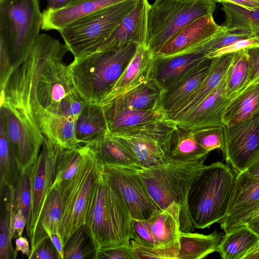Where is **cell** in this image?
Segmentation results:
<instances>
[{"instance_id": "836d02e7", "label": "cell", "mask_w": 259, "mask_h": 259, "mask_svg": "<svg viewBox=\"0 0 259 259\" xmlns=\"http://www.w3.org/2000/svg\"><path fill=\"white\" fill-rule=\"evenodd\" d=\"M89 150L85 144H80L71 149H61L56 162L53 185L61 184L68 189Z\"/></svg>"}, {"instance_id": "6f0895ef", "label": "cell", "mask_w": 259, "mask_h": 259, "mask_svg": "<svg viewBox=\"0 0 259 259\" xmlns=\"http://www.w3.org/2000/svg\"><path fill=\"white\" fill-rule=\"evenodd\" d=\"M74 1H75V0H74Z\"/></svg>"}, {"instance_id": "8fae6325", "label": "cell", "mask_w": 259, "mask_h": 259, "mask_svg": "<svg viewBox=\"0 0 259 259\" xmlns=\"http://www.w3.org/2000/svg\"><path fill=\"white\" fill-rule=\"evenodd\" d=\"M0 124L16 157L20 173L29 172L42 146L44 137L27 117L7 105L0 106Z\"/></svg>"}, {"instance_id": "f546056e", "label": "cell", "mask_w": 259, "mask_h": 259, "mask_svg": "<svg viewBox=\"0 0 259 259\" xmlns=\"http://www.w3.org/2000/svg\"><path fill=\"white\" fill-rule=\"evenodd\" d=\"M259 245V236L246 224L239 226L223 236L217 251L223 259H244Z\"/></svg>"}, {"instance_id": "484cf974", "label": "cell", "mask_w": 259, "mask_h": 259, "mask_svg": "<svg viewBox=\"0 0 259 259\" xmlns=\"http://www.w3.org/2000/svg\"><path fill=\"white\" fill-rule=\"evenodd\" d=\"M234 53L212 58L209 71L196 89L175 114L167 120L170 123L178 120L192 110L224 79Z\"/></svg>"}, {"instance_id": "ffe728a7", "label": "cell", "mask_w": 259, "mask_h": 259, "mask_svg": "<svg viewBox=\"0 0 259 259\" xmlns=\"http://www.w3.org/2000/svg\"><path fill=\"white\" fill-rule=\"evenodd\" d=\"M206 58L200 49L171 57H154L150 78L164 91L170 89L191 69Z\"/></svg>"}, {"instance_id": "9c48e42d", "label": "cell", "mask_w": 259, "mask_h": 259, "mask_svg": "<svg viewBox=\"0 0 259 259\" xmlns=\"http://www.w3.org/2000/svg\"><path fill=\"white\" fill-rule=\"evenodd\" d=\"M89 152L71 181L65 196L59 233L64 247L70 237L84 225L86 213L97 178L104 168L94 152Z\"/></svg>"}, {"instance_id": "11a10c76", "label": "cell", "mask_w": 259, "mask_h": 259, "mask_svg": "<svg viewBox=\"0 0 259 259\" xmlns=\"http://www.w3.org/2000/svg\"><path fill=\"white\" fill-rule=\"evenodd\" d=\"M245 224L259 236V212L250 219Z\"/></svg>"}, {"instance_id": "8992f818", "label": "cell", "mask_w": 259, "mask_h": 259, "mask_svg": "<svg viewBox=\"0 0 259 259\" xmlns=\"http://www.w3.org/2000/svg\"><path fill=\"white\" fill-rule=\"evenodd\" d=\"M42 19L38 0H0V45L14 71L27 59Z\"/></svg>"}, {"instance_id": "e0dca14e", "label": "cell", "mask_w": 259, "mask_h": 259, "mask_svg": "<svg viewBox=\"0 0 259 259\" xmlns=\"http://www.w3.org/2000/svg\"><path fill=\"white\" fill-rule=\"evenodd\" d=\"M235 97H227L224 78L220 84L192 110L171 124L186 130L214 126L224 127L223 116L225 109Z\"/></svg>"}, {"instance_id": "ba28073f", "label": "cell", "mask_w": 259, "mask_h": 259, "mask_svg": "<svg viewBox=\"0 0 259 259\" xmlns=\"http://www.w3.org/2000/svg\"><path fill=\"white\" fill-rule=\"evenodd\" d=\"M138 0H127L82 17L59 31L74 58L97 52Z\"/></svg>"}, {"instance_id": "d6a6232c", "label": "cell", "mask_w": 259, "mask_h": 259, "mask_svg": "<svg viewBox=\"0 0 259 259\" xmlns=\"http://www.w3.org/2000/svg\"><path fill=\"white\" fill-rule=\"evenodd\" d=\"M259 111V83L250 85L239 92L226 107L223 121L231 126L251 117Z\"/></svg>"}, {"instance_id": "f1b7e54d", "label": "cell", "mask_w": 259, "mask_h": 259, "mask_svg": "<svg viewBox=\"0 0 259 259\" xmlns=\"http://www.w3.org/2000/svg\"><path fill=\"white\" fill-rule=\"evenodd\" d=\"M109 133L103 106L85 102L76 119V138L79 144H87Z\"/></svg>"}, {"instance_id": "f35d334b", "label": "cell", "mask_w": 259, "mask_h": 259, "mask_svg": "<svg viewBox=\"0 0 259 259\" xmlns=\"http://www.w3.org/2000/svg\"><path fill=\"white\" fill-rule=\"evenodd\" d=\"M20 174L14 151L7 138L5 131L0 125V188H10Z\"/></svg>"}, {"instance_id": "277c9868", "label": "cell", "mask_w": 259, "mask_h": 259, "mask_svg": "<svg viewBox=\"0 0 259 259\" xmlns=\"http://www.w3.org/2000/svg\"><path fill=\"white\" fill-rule=\"evenodd\" d=\"M136 43L74 58L68 65L77 92L88 102L101 104L134 57Z\"/></svg>"}, {"instance_id": "7dc6e473", "label": "cell", "mask_w": 259, "mask_h": 259, "mask_svg": "<svg viewBox=\"0 0 259 259\" xmlns=\"http://www.w3.org/2000/svg\"><path fill=\"white\" fill-rule=\"evenodd\" d=\"M59 259L58 254L51 239L48 237L43 240L29 259Z\"/></svg>"}, {"instance_id": "44dd1931", "label": "cell", "mask_w": 259, "mask_h": 259, "mask_svg": "<svg viewBox=\"0 0 259 259\" xmlns=\"http://www.w3.org/2000/svg\"><path fill=\"white\" fill-rule=\"evenodd\" d=\"M154 57L148 46L138 45L130 63L100 104L108 103L150 79Z\"/></svg>"}, {"instance_id": "ab89813d", "label": "cell", "mask_w": 259, "mask_h": 259, "mask_svg": "<svg viewBox=\"0 0 259 259\" xmlns=\"http://www.w3.org/2000/svg\"><path fill=\"white\" fill-rule=\"evenodd\" d=\"M64 259L94 258L96 249L84 225L77 229L70 237L64 247Z\"/></svg>"}, {"instance_id": "c3c4849f", "label": "cell", "mask_w": 259, "mask_h": 259, "mask_svg": "<svg viewBox=\"0 0 259 259\" xmlns=\"http://www.w3.org/2000/svg\"><path fill=\"white\" fill-rule=\"evenodd\" d=\"M27 221L21 211L10 213V233L11 239L22 236Z\"/></svg>"}, {"instance_id": "bcb514c9", "label": "cell", "mask_w": 259, "mask_h": 259, "mask_svg": "<svg viewBox=\"0 0 259 259\" xmlns=\"http://www.w3.org/2000/svg\"><path fill=\"white\" fill-rule=\"evenodd\" d=\"M249 65L247 87L259 83V46L246 49Z\"/></svg>"}, {"instance_id": "f5cc1de1", "label": "cell", "mask_w": 259, "mask_h": 259, "mask_svg": "<svg viewBox=\"0 0 259 259\" xmlns=\"http://www.w3.org/2000/svg\"><path fill=\"white\" fill-rule=\"evenodd\" d=\"M54 247L57 251L59 259H64V245L59 233H52L49 236Z\"/></svg>"}, {"instance_id": "2e32d148", "label": "cell", "mask_w": 259, "mask_h": 259, "mask_svg": "<svg viewBox=\"0 0 259 259\" xmlns=\"http://www.w3.org/2000/svg\"><path fill=\"white\" fill-rule=\"evenodd\" d=\"M224 28L217 24L212 14L204 15L183 28L155 56L171 57L194 52Z\"/></svg>"}, {"instance_id": "5bb4252c", "label": "cell", "mask_w": 259, "mask_h": 259, "mask_svg": "<svg viewBox=\"0 0 259 259\" xmlns=\"http://www.w3.org/2000/svg\"><path fill=\"white\" fill-rule=\"evenodd\" d=\"M61 149L44 137L39 154L29 171L31 193L30 233L34 230L47 195L54 183L56 162Z\"/></svg>"}, {"instance_id": "d4e9b609", "label": "cell", "mask_w": 259, "mask_h": 259, "mask_svg": "<svg viewBox=\"0 0 259 259\" xmlns=\"http://www.w3.org/2000/svg\"><path fill=\"white\" fill-rule=\"evenodd\" d=\"M85 145L94 152L103 167H124L138 170L143 168L130 149L110 133Z\"/></svg>"}, {"instance_id": "7402d4cb", "label": "cell", "mask_w": 259, "mask_h": 259, "mask_svg": "<svg viewBox=\"0 0 259 259\" xmlns=\"http://www.w3.org/2000/svg\"><path fill=\"white\" fill-rule=\"evenodd\" d=\"M212 59L205 58L170 89L163 92L158 108L167 121L178 110L208 74Z\"/></svg>"}, {"instance_id": "4316f807", "label": "cell", "mask_w": 259, "mask_h": 259, "mask_svg": "<svg viewBox=\"0 0 259 259\" xmlns=\"http://www.w3.org/2000/svg\"><path fill=\"white\" fill-rule=\"evenodd\" d=\"M154 241L155 248L179 245L181 232L180 207L174 202L164 209L155 210L147 219Z\"/></svg>"}, {"instance_id": "9a60e30c", "label": "cell", "mask_w": 259, "mask_h": 259, "mask_svg": "<svg viewBox=\"0 0 259 259\" xmlns=\"http://www.w3.org/2000/svg\"><path fill=\"white\" fill-rule=\"evenodd\" d=\"M259 212V177L241 172L235 186L226 217L220 222L225 233L245 224Z\"/></svg>"}, {"instance_id": "db71d44e", "label": "cell", "mask_w": 259, "mask_h": 259, "mask_svg": "<svg viewBox=\"0 0 259 259\" xmlns=\"http://www.w3.org/2000/svg\"><path fill=\"white\" fill-rule=\"evenodd\" d=\"M74 0H47L46 10H56L68 6Z\"/></svg>"}, {"instance_id": "b9f144b4", "label": "cell", "mask_w": 259, "mask_h": 259, "mask_svg": "<svg viewBox=\"0 0 259 259\" xmlns=\"http://www.w3.org/2000/svg\"><path fill=\"white\" fill-rule=\"evenodd\" d=\"M130 243L137 259H178L179 245L166 248H151L144 246L134 239Z\"/></svg>"}, {"instance_id": "f907efd6", "label": "cell", "mask_w": 259, "mask_h": 259, "mask_svg": "<svg viewBox=\"0 0 259 259\" xmlns=\"http://www.w3.org/2000/svg\"><path fill=\"white\" fill-rule=\"evenodd\" d=\"M241 172L250 176L259 177V148L253 154L246 167Z\"/></svg>"}, {"instance_id": "1f68e13d", "label": "cell", "mask_w": 259, "mask_h": 259, "mask_svg": "<svg viewBox=\"0 0 259 259\" xmlns=\"http://www.w3.org/2000/svg\"><path fill=\"white\" fill-rule=\"evenodd\" d=\"M222 233L214 230L208 235L181 231L178 259H201L217 251L223 238Z\"/></svg>"}, {"instance_id": "ac0fdd59", "label": "cell", "mask_w": 259, "mask_h": 259, "mask_svg": "<svg viewBox=\"0 0 259 259\" xmlns=\"http://www.w3.org/2000/svg\"><path fill=\"white\" fill-rule=\"evenodd\" d=\"M148 0H138L134 9L122 20L97 51L105 50L136 43L147 46Z\"/></svg>"}, {"instance_id": "4dcf8cb0", "label": "cell", "mask_w": 259, "mask_h": 259, "mask_svg": "<svg viewBox=\"0 0 259 259\" xmlns=\"http://www.w3.org/2000/svg\"><path fill=\"white\" fill-rule=\"evenodd\" d=\"M163 92V90L154 80L150 78L106 104H109L117 108H131L139 110L153 109L158 107Z\"/></svg>"}, {"instance_id": "83f0119b", "label": "cell", "mask_w": 259, "mask_h": 259, "mask_svg": "<svg viewBox=\"0 0 259 259\" xmlns=\"http://www.w3.org/2000/svg\"><path fill=\"white\" fill-rule=\"evenodd\" d=\"M102 106L111 134L148 123L166 121L164 114L158 107L150 110H139L117 108L109 104Z\"/></svg>"}, {"instance_id": "74e56055", "label": "cell", "mask_w": 259, "mask_h": 259, "mask_svg": "<svg viewBox=\"0 0 259 259\" xmlns=\"http://www.w3.org/2000/svg\"><path fill=\"white\" fill-rule=\"evenodd\" d=\"M209 153L196 141L191 130L176 126L171 144L170 158L178 160L192 161L207 158Z\"/></svg>"}, {"instance_id": "d590c367", "label": "cell", "mask_w": 259, "mask_h": 259, "mask_svg": "<svg viewBox=\"0 0 259 259\" xmlns=\"http://www.w3.org/2000/svg\"><path fill=\"white\" fill-rule=\"evenodd\" d=\"M6 210L9 213L21 211L26 218V230L30 233L31 214V193L29 172L20 173L12 186L7 189Z\"/></svg>"}, {"instance_id": "4fadbf2b", "label": "cell", "mask_w": 259, "mask_h": 259, "mask_svg": "<svg viewBox=\"0 0 259 259\" xmlns=\"http://www.w3.org/2000/svg\"><path fill=\"white\" fill-rule=\"evenodd\" d=\"M224 133V158L238 175L259 148V111L246 120L225 126Z\"/></svg>"}, {"instance_id": "3957f363", "label": "cell", "mask_w": 259, "mask_h": 259, "mask_svg": "<svg viewBox=\"0 0 259 259\" xmlns=\"http://www.w3.org/2000/svg\"><path fill=\"white\" fill-rule=\"evenodd\" d=\"M132 220L126 206L103 168L97 178L84 225L96 252L100 249L130 244Z\"/></svg>"}, {"instance_id": "cb8c5ba5", "label": "cell", "mask_w": 259, "mask_h": 259, "mask_svg": "<svg viewBox=\"0 0 259 259\" xmlns=\"http://www.w3.org/2000/svg\"><path fill=\"white\" fill-rule=\"evenodd\" d=\"M125 1L127 0H75L61 9L45 10L41 29L59 32L82 17Z\"/></svg>"}, {"instance_id": "681fc988", "label": "cell", "mask_w": 259, "mask_h": 259, "mask_svg": "<svg viewBox=\"0 0 259 259\" xmlns=\"http://www.w3.org/2000/svg\"><path fill=\"white\" fill-rule=\"evenodd\" d=\"M21 252L29 259L31 255V247L28 239L25 237L20 236L15 240V248L14 250V259L16 258L18 252Z\"/></svg>"}, {"instance_id": "7bdbcfd3", "label": "cell", "mask_w": 259, "mask_h": 259, "mask_svg": "<svg viewBox=\"0 0 259 259\" xmlns=\"http://www.w3.org/2000/svg\"><path fill=\"white\" fill-rule=\"evenodd\" d=\"M131 238L138 243L154 248V241L147 220L132 219L131 224Z\"/></svg>"}, {"instance_id": "7a4b0ae2", "label": "cell", "mask_w": 259, "mask_h": 259, "mask_svg": "<svg viewBox=\"0 0 259 259\" xmlns=\"http://www.w3.org/2000/svg\"><path fill=\"white\" fill-rule=\"evenodd\" d=\"M206 158L192 161L169 158L164 162L138 170L151 198L159 209L166 208L175 202L180 207V229L193 232L188 205L189 190L206 166Z\"/></svg>"}, {"instance_id": "d6986e66", "label": "cell", "mask_w": 259, "mask_h": 259, "mask_svg": "<svg viewBox=\"0 0 259 259\" xmlns=\"http://www.w3.org/2000/svg\"><path fill=\"white\" fill-rule=\"evenodd\" d=\"M67 191L62 185L58 184L53 185L49 191L35 228L29 237L31 254L51 234L59 233Z\"/></svg>"}, {"instance_id": "9f6ffc18", "label": "cell", "mask_w": 259, "mask_h": 259, "mask_svg": "<svg viewBox=\"0 0 259 259\" xmlns=\"http://www.w3.org/2000/svg\"><path fill=\"white\" fill-rule=\"evenodd\" d=\"M244 259H259V245L250 250Z\"/></svg>"}, {"instance_id": "816d5d0a", "label": "cell", "mask_w": 259, "mask_h": 259, "mask_svg": "<svg viewBox=\"0 0 259 259\" xmlns=\"http://www.w3.org/2000/svg\"><path fill=\"white\" fill-rule=\"evenodd\" d=\"M216 3H231L250 10H259V0H214Z\"/></svg>"}, {"instance_id": "60d3db41", "label": "cell", "mask_w": 259, "mask_h": 259, "mask_svg": "<svg viewBox=\"0 0 259 259\" xmlns=\"http://www.w3.org/2000/svg\"><path fill=\"white\" fill-rule=\"evenodd\" d=\"M198 144L205 150L210 152L219 149L222 152L225 147L224 127L214 126L191 130Z\"/></svg>"}, {"instance_id": "8d00e7d4", "label": "cell", "mask_w": 259, "mask_h": 259, "mask_svg": "<svg viewBox=\"0 0 259 259\" xmlns=\"http://www.w3.org/2000/svg\"><path fill=\"white\" fill-rule=\"evenodd\" d=\"M249 75V65L246 49L234 52L225 77L227 97H235L246 88Z\"/></svg>"}, {"instance_id": "6da1fadb", "label": "cell", "mask_w": 259, "mask_h": 259, "mask_svg": "<svg viewBox=\"0 0 259 259\" xmlns=\"http://www.w3.org/2000/svg\"><path fill=\"white\" fill-rule=\"evenodd\" d=\"M68 51L65 44L40 34L27 59L1 90V104L15 109L33 124L31 116L36 110L59 115L62 101L77 92L68 65L63 61Z\"/></svg>"}, {"instance_id": "603a6c76", "label": "cell", "mask_w": 259, "mask_h": 259, "mask_svg": "<svg viewBox=\"0 0 259 259\" xmlns=\"http://www.w3.org/2000/svg\"><path fill=\"white\" fill-rule=\"evenodd\" d=\"M31 119L44 137L61 150L71 149L80 145L76 138V118L37 109L32 113Z\"/></svg>"}, {"instance_id": "30bf717a", "label": "cell", "mask_w": 259, "mask_h": 259, "mask_svg": "<svg viewBox=\"0 0 259 259\" xmlns=\"http://www.w3.org/2000/svg\"><path fill=\"white\" fill-rule=\"evenodd\" d=\"M176 127L167 121H158L112 134L130 149L143 168H147L169 158Z\"/></svg>"}, {"instance_id": "5b68a950", "label": "cell", "mask_w": 259, "mask_h": 259, "mask_svg": "<svg viewBox=\"0 0 259 259\" xmlns=\"http://www.w3.org/2000/svg\"><path fill=\"white\" fill-rule=\"evenodd\" d=\"M236 176L221 161L205 166L192 184L188 196L189 211L195 229L209 228L226 217Z\"/></svg>"}, {"instance_id": "e575fe53", "label": "cell", "mask_w": 259, "mask_h": 259, "mask_svg": "<svg viewBox=\"0 0 259 259\" xmlns=\"http://www.w3.org/2000/svg\"><path fill=\"white\" fill-rule=\"evenodd\" d=\"M225 14L223 25L228 31L259 36V10H250L231 3H221Z\"/></svg>"}, {"instance_id": "52a82bcc", "label": "cell", "mask_w": 259, "mask_h": 259, "mask_svg": "<svg viewBox=\"0 0 259 259\" xmlns=\"http://www.w3.org/2000/svg\"><path fill=\"white\" fill-rule=\"evenodd\" d=\"M214 0H155L148 14L147 46L154 55L183 28L213 14Z\"/></svg>"}, {"instance_id": "ee69618b", "label": "cell", "mask_w": 259, "mask_h": 259, "mask_svg": "<svg viewBox=\"0 0 259 259\" xmlns=\"http://www.w3.org/2000/svg\"><path fill=\"white\" fill-rule=\"evenodd\" d=\"M10 213L6 211L0 221V258H14V250L10 233Z\"/></svg>"}, {"instance_id": "f6af8a7d", "label": "cell", "mask_w": 259, "mask_h": 259, "mask_svg": "<svg viewBox=\"0 0 259 259\" xmlns=\"http://www.w3.org/2000/svg\"><path fill=\"white\" fill-rule=\"evenodd\" d=\"M96 259H137L131 243L99 249Z\"/></svg>"}, {"instance_id": "7c38bea8", "label": "cell", "mask_w": 259, "mask_h": 259, "mask_svg": "<svg viewBox=\"0 0 259 259\" xmlns=\"http://www.w3.org/2000/svg\"><path fill=\"white\" fill-rule=\"evenodd\" d=\"M104 173L126 206L132 219L147 220L159 209L149 195L138 170L107 166Z\"/></svg>"}]
</instances>
